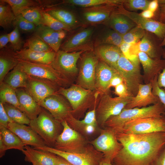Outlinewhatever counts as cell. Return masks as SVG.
I'll use <instances>...</instances> for the list:
<instances>
[{"label": "cell", "instance_id": "33", "mask_svg": "<svg viewBox=\"0 0 165 165\" xmlns=\"http://www.w3.org/2000/svg\"><path fill=\"white\" fill-rule=\"evenodd\" d=\"M0 83V102L12 105L22 112L15 90L3 82Z\"/></svg>", "mask_w": 165, "mask_h": 165}, {"label": "cell", "instance_id": "59", "mask_svg": "<svg viewBox=\"0 0 165 165\" xmlns=\"http://www.w3.org/2000/svg\"><path fill=\"white\" fill-rule=\"evenodd\" d=\"M58 156L56 165H73L62 157Z\"/></svg>", "mask_w": 165, "mask_h": 165}, {"label": "cell", "instance_id": "19", "mask_svg": "<svg viewBox=\"0 0 165 165\" xmlns=\"http://www.w3.org/2000/svg\"><path fill=\"white\" fill-rule=\"evenodd\" d=\"M94 32L92 28L82 30L73 35L61 44L62 50L68 52L91 50L88 43Z\"/></svg>", "mask_w": 165, "mask_h": 165}, {"label": "cell", "instance_id": "48", "mask_svg": "<svg viewBox=\"0 0 165 165\" xmlns=\"http://www.w3.org/2000/svg\"><path fill=\"white\" fill-rule=\"evenodd\" d=\"M158 77H156L152 82V91L154 95L158 97L160 102L165 107V90L158 86L157 81Z\"/></svg>", "mask_w": 165, "mask_h": 165}, {"label": "cell", "instance_id": "26", "mask_svg": "<svg viewBox=\"0 0 165 165\" xmlns=\"http://www.w3.org/2000/svg\"><path fill=\"white\" fill-rule=\"evenodd\" d=\"M56 53L52 50L48 52H38L24 48L12 52L13 57L18 60L45 64H51L53 61Z\"/></svg>", "mask_w": 165, "mask_h": 165}, {"label": "cell", "instance_id": "30", "mask_svg": "<svg viewBox=\"0 0 165 165\" xmlns=\"http://www.w3.org/2000/svg\"><path fill=\"white\" fill-rule=\"evenodd\" d=\"M106 23L112 29L122 35L137 26L126 15L116 12L111 16Z\"/></svg>", "mask_w": 165, "mask_h": 165}, {"label": "cell", "instance_id": "6", "mask_svg": "<svg viewBox=\"0 0 165 165\" xmlns=\"http://www.w3.org/2000/svg\"><path fill=\"white\" fill-rule=\"evenodd\" d=\"M132 97H112L109 94H102L96 108V119L98 125L103 127L105 122L110 117L119 115Z\"/></svg>", "mask_w": 165, "mask_h": 165}, {"label": "cell", "instance_id": "62", "mask_svg": "<svg viewBox=\"0 0 165 165\" xmlns=\"http://www.w3.org/2000/svg\"><path fill=\"white\" fill-rule=\"evenodd\" d=\"M33 165H38L37 164H35V163H33V164H32Z\"/></svg>", "mask_w": 165, "mask_h": 165}, {"label": "cell", "instance_id": "34", "mask_svg": "<svg viewBox=\"0 0 165 165\" xmlns=\"http://www.w3.org/2000/svg\"><path fill=\"white\" fill-rule=\"evenodd\" d=\"M18 61L13 56L12 52L4 54L1 52L0 56V83L3 81L9 72L17 65Z\"/></svg>", "mask_w": 165, "mask_h": 165}, {"label": "cell", "instance_id": "60", "mask_svg": "<svg viewBox=\"0 0 165 165\" xmlns=\"http://www.w3.org/2000/svg\"><path fill=\"white\" fill-rule=\"evenodd\" d=\"M99 165H112L111 162H107L103 158L101 161Z\"/></svg>", "mask_w": 165, "mask_h": 165}, {"label": "cell", "instance_id": "51", "mask_svg": "<svg viewBox=\"0 0 165 165\" xmlns=\"http://www.w3.org/2000/svg\"><path fill=\"white\" fill-rule=\"evenodd\" d=\"M156 12L157 13L155 14L154 19L165 24V4L160 5Z\"/></svg>", "mask_w": 165, "mask_h": 165}, {"label": "cell", "instance_id": "17", "mask_svg": "<svg viewBox=\"0 0 165 165\" xmlns=\"http://www.w3.org/2000/svg\"><path fill=\"white\" fill-rule=\"evenodd\" d=\"M8 128L18 136L25 146L31 145L34 148L48 146L43 139L29 126L11 122L9 124Z\"/></svg>", "mask_w": 165, "mask_h": 165}, {"label": "cell", "instance_id": "20", "mask_svg": "<svg viewBox=\"0 0 165 165\" xmlns=\"http://www.w3.org/2000/svg\"><path fill=\"white\" fill-rule=\"evenodd\" d=\"M96 107L87 112L84 118L79 120L72 115L66 121L72 129L85 137L93 134L97 129L98 124L96 115Z\"/></svg>", "mask_w": 165, "mask_h": 165}, {"label": "cell", "instance_id": "10", "mask_svg": "<svg viewBox=\"0 0 165 165\" xmlns=\"http://www.w3.org/2000/svg\"><path fill=\"white\" fill-rule=\"evenodd\" d=\"M165 132V116L141 118L125 123L121 132L127 134H146Z\"/></svg>", "mask_w": 165, "mask_h": 165}, {"label": "cell", "instance_id": "35", "mask_svg": "<svg viewBox=\"0 0 165 165\" xmlns=\"http://www.w3.org/2000/svg\"><path fill=\"white\" fill-rule=\"evenodd\" d=\"M46 12L61 22L72 28L77 24L78 21L74 15L68 10L55 9H50Z\"/></svg>", "mask_w": 165, "mask_h": 165}, {"label": "cell", "instance_id": "18", "mask_svg": "<svg viewBox=\"0 0 165 165\" xmlns=\"http://www.w3.org/2000/svg\"><path fill=\"white\" fill-rule=\"evenodd\" d=\"M92 91L78 85H73L68 88L60 87L57 93L68 100L73 113L81 109Z\"/></svg>", "mask_w": 165, "mask_h": 165}, {"label": "cell", "instance_id": "14", "mask_svg": "<svg viewBox=\"0 0 165 165\" xmlns=\"http://www.w3.org/2000/svg\"><path fill=\"white\" fill-rule=\"evenodd\" d=\"M79 51L68 52L59 50L56 53L54 59L51 64L52 67L68 79V77L78 72L77 62L82 53Z\"/></svg>", "mask_w": 165, "mask_h": 165}, {"label": "cell", "instance_id": "45", "mask_svg": "<svg viewBox=\"0 0 165 165\" xmlns=\"http://www.w3.org/2000/svg\"><path fill=\"white\" fill-rule=\"evenodd\" d=\"M151 0H123L122 4L127 10L134 12L138 10L143 11L148 9Z\"/></svg>", "mask_w": 165, "mask_h": 165}, {"label": "cell", "instance_id": "44", "mask_svg": "<svg viewBox=\"0 0 165 165\" xmlns=\"http://www.w3.org/2000/svg\"><path fill=\"white\" fill-rule=\"evenodd\" d=\"M145 31L136 26L123 35V42L130 44L138 42L144 36Z\"/></svg>", "mask_w": 165, "mask_h": 165}, {"label": "cell", "instance_id": "58", "mask_svg": "<svg viewBox=\"0 0 165 165\" xmlns=\"http://www.w3.org/2000/svg\"><path fill=\"white\" fill-rule=\"evenodd\" d=\"M7 150L6 147L2 138L0 136V157L3 156Z\"/></svg>", "mask_w": 165, "mask_h": 165}, {"label": "cell", "instance_id": "50", "mask_svg": "<svg viewBox=\"0 0 165 165\" xmlns=\"http://www.w3.org/2000/svg\"><path fill=\"white\" fill-rule=\"evenodd\" d=\"M114 93L119 97L129 96L127 86L123 82L115 87Z\"/></svg>", "mask_w": 165, "mask_h": 165}, {"label": "cell", "instance_id": "3", "mask_svg": "<svg viewBox=\"0 0 165 165\" xmlns=\"http://www.w3.org/2000/svg\"><path fill=\"white\" fill-rule=\"evenodd\" d=\"M29 126L43 139L48 146L53 148L57 138L63 130L61 123L42 107L38 116L30 120Z\"/></svg>", "mask_w": 165, "mask_h": 165}, {"label": "cell", "instance_id": "23", "mask_svg": "<svg viewBox=\"0 0 165 165\" xmlns=\"http://www.w3.org/2000/svg\"><path fill=\"white\" fill-rule=\"evenodd\" d=\"M65 31H56L43 25L36 28L34 35L44 41L56 53L59 50L63 39L66 36Z\"/></svg>", "mask_w": 165, "mask_h": 165}, {"label": "cell", "instance_id": "43", "mask_svg": "<svg viewBox=\"0 0 165 165\" xmlns=\"http://www.w3.org/2000/svg\"><path fill=\"white\" fill-rule=\"evenodd\" d=\"M41 12L38 8L30 7L23 10L21 14L25 19L37 27L42 25Z\"/></svg>", "mask_w": 165, "mask_h": 165}, {"label": "cell", "instance_id": "54", "mask_svg": "<svg viewBox=\"0 0 165 165\" xmlns=\"http://www.w3.org/2000/svg\"><path fill=\"white\" fill-rule=\"evenodd\" d=\"M150 165H165V147Z\"/></svg>", "mask_w": 165, "mask_h": 165}, {"label": "cell", "instance_id": "55", "mask_svg": "<svg viewBox=\"0 0 165 165\" xmlns=\"http://www.w3.org/2000/svg\"><path fill=\"white\" fill-rule=\"evenodd\" d=\"M159 5L158 0H151L148 6V9L155 13L158 10Z\"/></svg>", "mask_w": 165, "mask_h": 165}, {"label": "cell", "instance_id": "27", "mask_svg": "<svg viewBox=\"0 0 165 165\" xmlns=\"http://www.w3.org/2000/svg\"><path fill=\"white\" fill-rule=\"evenodd\" d=\"M162 40L154 34L145 31L138 43L139 51L143 52L153 59H161L163 49L161 46Z\"/></svg>", "mask_w": 165, "mask_h": 165}, {"label": "cell", "instance_id": "29", "mask_svg": "<svg viewBox=\"0 0 165 165\" xmlns=\"http://www.w3.org/2000/svg\"><path fill=\"white\" fill-rule=\"evenodd\" d=\"M95 47L94 52L99 59L116 70L117 63L123 54L120 48L109 44H101Z\"/></svg>", "mask_w": 165, "mask_h": 165}, {"label": "cell", "instance_id": "42", "mask_svg": "<svg viewBox=\"0 0 165 165\" xmlns=\"http://www.w3.org/2000/svg\"><path fill=\"white\" fill-rule=\"evenodd\" d=\"M16 16L10 6L7 4L0 5V25L4 29H7L13 25Z\"/></svg>", "mask_w": 165, "mask_h": 165}, {"label": "cell", "instance_id": "46", "mask_svg": "<svg viewBox=\"0 0 165 165\" xmlns=\"http://www.w3.org/2000/svg\"><path fill=\"white\" fill-rule=\"evenodd\" d=\"M13 25L17 27L19 31L24 32H34L37 27L24 18L21 14L16 16Z\"/></svg>", "mask_w": 165, "mask_h": 165}, {"label": "cell", "instance_id": "4", "mask_svg": "<svg viewBox=\"0 0 165 165\" xmlns=\"http://www.w3.org/2000/svg\"><path fill=\"white\" fill-rule=\"evenodd\" d=\"M63 130L57 138L53 148L58 150L71 153L84 152L89 144L85 137L72 128L67 121L61 123Z\"/></svg>", "mask_w": 165, "mask_h": 165}, {"label": "cell", "instance_id": "21", "mask_svg": "<svg viewBox=\"0 0 165 165\" xmlns=\"http://www.w3.org/2000/svg\"><path fill=\"white\" fill-rule=\"evenodd\" d=\"M152 82L141 84L139 86L136 95L132 97L124 108L145 107L150 105H155L161 102L157 96L152 91Z\"/></svg>", "mask_w": 165, "mask_h": 165}, {"label": "cell", "instance_id": "40", "mask_svg": "<svg viewBox=\"0 0 165 165\" xmlns=\"http://www.w3.org/2000/svg\"><path fill=\"white\" fill-rule=\"evenodd\" d=\"M42 25L56 31H70L72 28L64 24L51 16L47 12L42 11Z\"/></svg>", "mask_w": 165, "mask_h": 165}, {"label": "cell", "instance_id": "8", "mask_svg": "<svg viewBox=\"0 0 165 165\" xmlns=\"http://www.w3.org/2000/svg\"><path fill=\"white\" fill-rule=\"evenodd\" d=\"M34 148L60 156L73 165H99L103 158L102 153L97 150L91 144L89 145L84 152L79 153L63 152L48 146Z\"/></svg>", "mask_w": 165, "mask_h": 165}, {"label": "cell", "instance_id": "5", "mask_svg": "<svg viewBox=\"0 0 165 165\" xmlns=\"http://www.w3.org/2000/svg\"><path fill=\"white\" fill-rule=\"evenodd\" d=\"M18 64L27 75L49 81L58 86L65 85L68 79L51 64L18 60Z\"/></svg>", "mask_w": 165, "mask_h": 165}, {"label": "cell", "instance_id": "11", "mask_svg": "<svg viewBox=\"0 0 165 165\" xmlns=\"http://www.w3.org/2000/svg\"><path fill=\"white\" fill-rule=\"evenodd\" d=\"M99 59L92 50L86 53L82 59L78 77V85L87 90H96L95 71Z\"/></svg>", "mask_w": 165, "mask_h": 165}, {"label": "cell", "instance_id": "61", "mask_svg": "<svg viewBox=\"0 0 165 165\" xmlns=\"http://www.w3.org/2000/svg\"><path fill=\"white\" fill-rule=\"evenodd\" d=\"M161 46L162 47L165 46V35L163 40H162L161 43Z\"/></svg>", "mask_w": 165, "mask_h": 165}, {"label": "cell", "instance_id": "2", "mask_svg": "<svg viewBox=\"0 0 165 165\" xmlns=\"http://www.w3.org/2000/svg\"><path fill=\"white\" fill-rule=\"evenodd\" d=\"M165 113V107L161 102L145 107L124 108L119 115L109 118L105 122L103 128L110 129L117 134L121 132L125 123L129 121L159 117Z\"/></svg>", "mask_w": 165, "mask_h": 165}, {"label": "cell", "instance_id": "13", "mask_svg": "<svg viewBox=\"0 0 165 165\" xmlns=\"http://www.w3.org/2000/svg\"><path fill=\"white\" fill-rule=\"evenodd\" d=\"M116 13L126 15L137 26L154 34L162 40L165 35V24L154 19L144 18L135 12L129 11L123 7L122 4L118 6Z\"/></svg>", "mask_w": 165, "mask_h": 165}, {"label": "cell", "instance_id": "63", "mask_svg": "<svg viewBox=\"0 0 165 165\" xmlns=\"http://www.w3.org/2000/svg\"><path fill=\"white\" fill-rule=\"evenodd\" d=\"M164 116H165V113L164 114Z\"/></svg>", "mask_w": 165, "mask_h": 165}, {"label": "cell", "instance_id": "1", "mask_svg": "<svg viewBox=\"0 0 165 165\" xmlns=\"http://www.w3.org/2000/svg\"><path fill=\"white\" fill-rule=\"evenodd\" d=\"M122 147L112 165H150L165 147V132L116 134Z\"/></svg>", "mask_w": 165, "mask_h": 165}, {"label": "cell", "instance_id": "9", "mask_svg": "<svg viewBox=\"0 0 165 165\" xmlns=\"http://www.w3.org/2000/svg\"><path fill=\"white\" fill-rule=\"evenodd\" d=\"M90 143L97 151L102 153L103 159L112 163L122 146L113 131L106 128L100 130V134Z\"/></svg>", "mask_w": 165, "mask_h": 165}, {"label": "cell", "instance_id": "41", "mask_svg": "<svg viewBox=\"0 0 165 165\" xmlns=\"http://www.w3.org/2000/svg\"><path fill=\"white\" fill-rule=\"evenodd\" d=\"M24 47L32 51L38 52H48L53 50L42 39L34 35L26 40Z\"/></svg>", "mask_w": 165, "mask_h": 165}, {"label": "cell", "instance_id": "24", "mask_svg": "<svg viewBox=\"0 0 165 165\" xmlns=\"http://www.w3.org/2000/svg\"><path fill=\"white\" fill-rule=\"evenodd\" d=\"M117 72L105 62L99 60L95 71L96 90L102 94H109V86L111 79Z\"/></svg>", "mask_w": 165, "mask_h": 165}, {"label": "cell", "instance_id": "39", "mask_svg": "<svg viewBox=\"0 0 165 165\" xmlns=\"http://www.w3.org/2000/svg\"><path fill=\"white\" fill-rule=\"evenodd\" d=\"M0 2L9 5L16 16L20 14L24 9L40 4L37 1L31 0H1Z\"/></svg>", "mask_w": 165, "mask_h": 165}, {"label": "cell", "instance_id": "36", "mask_svg": "<svg viewBox=\"0 0 165 165\" xmlns=\"http://www.w3.org/2000/svg\"><path fill=\"white\" fill-rule=\"evenodd\" d=\"M3 105L6 112L13 122L29 125L30 120L23 112L10 104L6 103Z\"/></svg>", "mask_w": 165, "mask_h": 165}, {"label": "cell", "instance_id": "7", "mask_svg": "<svg viewBox=\"0 0 165 165\" xmlns=\"http://www.w3.org/2000/svg\"><path fill=\"white\" fill-rule=\"evenodd\" d=\"M116 70L122 77L129 95L135 97L143 81L139 64L131 61L123 53L117 63Z\"/></svg>", "mask_w": 165, "mask_h": 165}, {"label": "cell", "instance_id": "22", "mask_svg": "<svg viewBox=\"0 0 165 165\" xmlns=\"http://www.w3.org/2000/svg\"><path fill=\"white\" fill-rule=\"evenodd\" d=\"M119 5L106 4L87 8L84 10L83 15L86 20L90 23L106 22L116 12Z\"/></svg>", "mask_w": 165, "mask_h": 165}, {"label": "cell", "instance_id": "49", "mask_svg": "<svg viewBox=\"0 0 165 165\" xmlns=\"http://www.w3.org/2000/svg\"><path fill=\"white\" fill-rule=\"evenodd\" d=\"M11 122H13L6 112L3 104L0 102V127L8 128L9 124Z\"/></svg>", "mask_w": 165, "mask_h": 165}, {"label": "cell", "instance_id": "53", "mask_svg": "<svg viewBox=\"0 0 165 165\" xmlns=\"http://www.w3.org/2000/svg\"><path fill=\"white\" fill-rule=\"evenodd\" d=\"M123 82L122 76L117 72L113 76L111 80L109 86L110 89L112 87H115L117 86Z\"/></svg>", "mask_w": 165, "mask_h": 165}, {"label": "cell", "instance_id": "16", "mask_svg": "<svg viewBox=\"0 0 165 165\" xmlns=\"http://www.w3.org/2000/svg\"><path fill=\"white\" fill-rule=\"evenodd\" d=\"M138 57L139 62L142 66V76L145 84L152 82L164 68L165 60L161 59L151 58L146 53L140 51L138 52Z\"/></svg>", "mask_w": 165, "mask_h": 165}, {"label": "cell", "instance_id": "47", "mask_svg": "<svg viewBox=\"0 0 165 165\" xmlns=\"http://www.w3.org/2000/svg\"><path fill=\"white\" fill-rule=\"evenodd\" d=\"M9 42L14 52L21 50L23 43L17 27H15L14 29L9 33Z\"/></svg>", "mask_w": 165, "mask_h": 165}, {"label": "cell", "instance_id": "57", "mask_svg": "<svg viewBox=\"0 0 165 165\" xmlns=\"http://www.w3.org/2000/svg\"><path fill=\"white\" fill-rule=\"evenodd\" d=\"M139 14L142 17L148 19H154L155 16V13L148 9L143 11Z\"/></svg>", "mask_w": 165, "mask_h": 165}, {"label": "cell", "instance_id": "32", "mask_svg": "<svg viewBox=\"0 0 165 165\" xmlns=\"http://www.w3.org/2000/svg\"><path fill=\"white\" fill-rule=\"evenodd\" d=\"M0 136L2 138L7 150L17 149L22 151L25 146L20 139L8 128L0 127Z\"/></svg>", "mask_w": 165, "mask_h": 165}, {"label": "cell", "instance_id": "12", "mask_svg": "<svg viewBox=\"0 0 165 165\" xmlns=\"http://www.w3.org/2000/svg\"><path fill=\"white\" fill-rule=\"evenodd\" d=\"M38 104L61 123L67 121L72 115V110L70 104L61 95L57 93L46 97Z\"/></svg>", "mask_w": 165, "mask_h": 165}, {"label": "cell", "instance_id": "25", "mask_svg": "<svg viewBox=\"0 0 165 165\" xmlns=\"http://www.w3.org/2000/svg\"><path fill=\"white\" fill-rule=\"evenodd\" d=\"M21 151L25 161L38 165H56L58 156L50 152L25 145Z\"/></svg>", "mask_w": 165, "mask_h": 165}, {"label": "cell", "instance_id": "56", "mask_svg": "<svg viewBox=\"0 0 165 165\" xmlns=\"http://www.w3.org/2000/svg\"><path fill=\"white\" fill-rule=\"evenodd\" d=\"M9 42V33L2 35L0 36V49H2Z\"/></svg>", "mask_w": 165, "mask_h": 165}, {"label": "cell", "instance_id": "52", "mask_svg": "<svg viewBox=\"0 0 165 165\" xmlns=\"http://www.w3.org/2000/svg\"><path fill=\"white\" fill-rule=\"evenodd\" d=\"M162 57L165 61V48L163 49ZM157 83L159 87L165 89V66L162 72L159 74L157 79Z\"/></svg>", "mask_w": 165, "mask_h": 165}, {"label": "cell", "instance_id": "15", "mask_svg": "<svg viewBox=\"0 0 165 165\" xmlns=\"http://www.w3.org/2000/svg\"><path fill=\"white\" fill-rule=\"evenodd\" d=\"M29 76L27 92L38 104L46 97L57 93L58 86L49 81Z\"/></svg>", "mask_w": 165, "mask_h": 165}, {"label": "cell", "instance_id": "38", "mask_svg": "<svg viewBox=\"0 0 165 165\" xmlns=\"http://www.w3.org/2000/svg\"><path fill=\"white\" fill-rule=\"evenodd\" d=\"M123 0H67L64 3L79 6L88 8L106 4L119 5L122 4Z\"/></svg>", "mask_w": 165, "mask_h": 165}, {"label": "cell", "instance_id": "28", "mask_svg": "<svg viewBox=\"0 0 165 165\" xmlns=\"http://www.w3.org/2000/svg\"><path fill=\"white\" fill-rule=\"evenodd\" d=\"M15 90L22 112L30 120L36 118L42 107L24 88H18Z\"/></svg>", "mask_w": 165, "mask_h": 165}, {"label": "cell", "instance_id": "31", "mask_svg": "<svg viewBox=\"0 0 165 165\" xmlns=\"http://www.w3.org/2000/svg\"><path fill=\"white\" fill-rule=\"evenodd\" d=\"M29 76L17 65L6 76L3 82L15 90L25 88Z\"/></svg>", "mask_w": 165, "mask_h": 165}, {"label": "cell", "instance_id": "37", "mask_svg": "<svg viewBox=\"0 0 165 165\" xmlns=\"http://www.w3.org/2000/svg\"><path fill=\"white\" fill-rule=\"evenodd\" d=\"M123 35L111 29L108 30L98 38L95 46L101 44H109L119 47L123 42Z\"/></svg>", "mask_w": 165, "mask_h": 165}]
</instances>
